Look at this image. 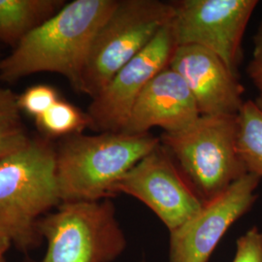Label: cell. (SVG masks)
<instances>
[{
	"instance_id": "obj_1",
	"label": "cell",
	"mask_w": 262,
	"mask_h": 262,
	"mask_svg": "<svg viewBox=\"0 0 262 262\" xmlns=\"http://www.w3.org/2000/svg\"><path fill=\"white\" fill-rule=\"evenodd\" d=\"M117 3L118 0H74L64 4L0 59V81L15 83L36 73H56L81 93L94 36Z\"/></svg>"
},
{
	"instance_id": "obj_2",
	"label": "cell",
	"mask_w": 262,
	"mask_h": 262,
	"mask_svg": "<svg viewBox=\"0 0 262 262\" xmlns=\"http://www.w3.org/2000/svg\"><path fill=\"white\" fill-rule=\"evenodd\" d=\"M61 203L56 147L44 136L0 160V236L21 252L40 246V220Z\"/></svg>"
},
{
	"instance_id": "obj_3",
	"label": "cell",
	"mask_w": 262,
	"mask_h": 262,
	"mask_svg": "<svg viewBox=\"0 0 262 262\" xmlns=\"http://www.w3.org/2000/svg\"><path fill=\"white\" fill-rule=\"evenodd\" d=\"M159 144V137L150 132L78 133L61 138L56 147L61 202L112 199L116 185Z\"/></svg>"
},
{
	"instance_id": "obj_4",
	"label": "cell",
	"mask_w": 262,
	"mask_h": 262,
	"mask_svg": "<svg viewBox=\"0 0 262 262\" xmlns=\"http://www.w3.org/2000/svg\"><path fill=\"white\" fill-rule=\"evenodd\" d=\"M159 139L203 203L247 174L237 150V115L200 116Z\"/></svg>"
},
{
	"instance_id": "obj_5",
	"label": "cell",
	"mask_w": 262,
	"mask_h": 262,
	"mask_svg": "<svg viewBox=\"0 0 262 262\" xmlns=\"http://www.w3.org/2000/svg\"><path fill=\"white\" fill-rule=\"evenodd\" d=\"M38 231L47 250L25 262H113L127 247L112 199L61 202L40 220Z\"/></svg>"
},
{
	"instance_id": "obj_6",
	"label": "cell",
	"mask_w": 262,
	"mask_h": 262,
	"mask_svg": "<svg viewBox=\"0 0 262 262\" xmlns=\"http://www.w3.org/2000/svg\"><path fill=\"white\" fill-rule=\"evenodd\" d=\"M172 15L171 2L118 0L94 36L84 66L81 93L94 98L121 68L150 44Z\"/></svg>"
},
{
	"instance_id": "obj_7",
	"label": "cell",
	"mask_w": 262,
	"mask_h": 262,
	"mask_svg": "<svg viewBox=\"0 0 262 262\" xmlns=\"http://www.w3.org/2000/svg\"><path fill=\"white\" fill-rule=\"evenodd\" d=\"M171 3L170 28L176 46L205 48L238 76L244 34L258 1L177 0Z\"/></svg>"
},
{
	"instance_id": "obj_8",
	"label": "cell",
	"mask_w": 262,
	"mask_h": 262,
	"mask_svg": "<svg viewBox=\"0 0 262 262\" xmlns=\"http://www.w3.org/2000/svg\"><path fill=\"white\" fill-rule=\"evenodd\" d=\"M115 194H127L156 214L169 232L197 214L203 202L160 143L116 185Z\"/></svg>"
},
{
	"instance_id": "obj_9",
	"label": "cell",
	"mask_w": 262,
	"mask_h": 262,
	"mask_svg": "<svg viewBox=\"0 0 262 262\" xmlns=\"http://www.w3.org/2000/svg\"><path fill=\"white\" fill-rule=\"evenodd\" d=\"M261 180L245 174L199 212L170 232L169 262H209L231 225L246 215L257 199Z\"/></svg>"
},
{
	"instance_id": "obj_10",
	"label": "cell",
	"mask_w": 262,
	"mask_h": 262,
	"mask_svg": "<svg viewBox=\"0 0 262 262\" xmlns=\"http://www.w3.org/2000/svg\"><path fill=\"white\" fill-rule=\"evenodd\" d=\"M176 48L169 21L93 98L86 111L90 128L99 133L122 132L138 96L159 72L168 68Z\"/></svg>"
},
{
	"instance_id": "obj_11",
	"label": "cell",
	"mask_w": 262,
	"mask_h": 262,
	"mask_svg": "<svg viewBox=\"0 0 262 262\" xmlns=\"http://www.w3.org/2000/svg\"><path fill=\"white\" fill-rule=\"evenodd\" d=\"M169 68L183 78L201 116H236L245 102V88L239 76L205 48L179 46Z\"/></svg>"
},
{
	"instance_id": "obj_12",
	"label": "cell",
	"mask_w": 262,
	"mask_h": 262,
	"mask_svg": "<svg viewBox=\"0 0 262 262\" xmlns=\"http://www.w3.org/2000/svg\"><path fill=\"white\" fill-rule=\"evenodd\" d=\"M188 86L177 72L166 68L143 90L122 132L149 133L152 127L164 132L182 130L200 117Z\"/></svg>"
},
{
	"instance_id": "obj_13",
	"label": "cell",
	"mask_w": 262,
	"mask_h": 262,
	"mask_svg": "<svg viewBox=\"0 0 262 262\" xmlns=\"http://www.w3.org/2000/svg\"><path fill=\"white\" fill-rule=\"evenodd\" d=\"M63 5L60 0H0V42L16 47Z\"/></svg>"
},
{
	"instance_id": "obj_14",
	"label": "cell",
	"mask_w": 262,
	"mask_h": 262,
	"mask_svg": "<svg viewBox=\"0 0 262 262\" xmlns=\"http://www.w3.org/2000/svg\"><path fill=\"white\" fill-rule=\"evenodd\" d=\"M237 150L246 172L262 181V110L253 100L237 114Z\"/></svg>"
},
{
	"instance_id": "obj_15",
	"label": "cell",
	"mask_w": 262,
	"mask_h": 262,
	"mask_svg": "<svg viewBox=\"0 0 262 262\" xmlns=\"http://www.w3.org/2000/svg\"><path fill=\"white\" fill-rule=\"evenodd\" d=\"M35 122L38 129L49 139L83 133L91 125L88 113L61 98L47 112L36 118Z\"/></svg>"
},
{
	"instance_id": "obj_16",
	"label": "cell",
	"mask_w": 262,
	"mask_h": 262,
	"mask_svg": "<svg viewBox=\"0 0 262 262\" xmlns=\"http://www.w3.org/2000/svg\"><path fill=\"white\" fill-rule=\"evenodd\" d=\"M60 99L56 89L49 84H35L18 96L20 112L36 119Z\"/></svg>"
},
{
	"instance_id": "obj_17",
	"label": "cell",
	"mask_w": 262,
	"mask_h": 262,
	"mask_svg": "<svg viewBox=\"0 0 262 262\" xmlns=\"http://www.w3.org/2000/svg\"><path fill=\"white\" fill-rule=\"evenodd\" d=\"M20 113L18 95L0 85V139L26 131Z\"/></svg>"
},
{
	"instance_id": "obj_18",
	"label": "cell",
	"mask_w": 262,
	"mask_h": 262,
	"mask_svg": "<svg viewBox=\"0 0 262 262\" xmlns=\"http://www.w3.org/2000/svg\"><path fill=\"white\" fill-rule=\"evenodd\" d=\"M232 262H262V230L253 226L236 241Z\"/></svg>"
},
{
	"instance_id": "obj_19",
	"label": "cell",
	"mask_w": 262,
	"mask_h": 262,
	"mask_svg": "<svg viewBox=\"0 0 262 262\" xmlns=\"http://www.w3.org/2000/svg\"><path fill=\"white\" fill-rule=\"evenodd\" d=\"M29 139H30V136H28L26 131L19 132L8 137L1 138L0 139V160L6 158L12 152L19 150L21 147H24Z\"/></svg>"
},
{
	"instance_id": "obj_20",
	"label": "cell",
	"mask_w": 262,
	"mask_h": 262,
	"mask_svg": "<svg viewBox=\"0 0 262 262\" xmlns=\"http://www.w3.org/2000/svg\"><path fill=\"white\" fill-rule=\"evenodd\" d=\"M247 73L258 92L257 98L254 102L262 110V62L253 59L247 68Z\"/></svg>"
},
{
	"instance_id": "obj_21",
	"label": "cell",
	"mask_w": 262,
	"mask_h": 262,
	"mask_svg": "<svg viewBox=\"0 0 262 262\" xmlns=\"http://www.w3.org/2000/svg\"><path fill=\"white\" fill-rule=\"evenodd\" d=\"M253 60L262 62V18L253 36Z\"/></svg>"
},
{
	"instance_id": "obj_22",
	"label": "cell",
	"mask_w": 262,
	"mask_h": 262,
	"mask_svg": "<svg viewBox=\"0 0 262 262\" xmlns=\"http://www.w3.org/2000/svg\"><path fill=\"white\" fill-rule=\"evenodd\" d=\"M12 245L10 243L7 239H5L4 237L0 236V260L2 258H4L5 253H7V251L9 250L10 247Z\"/></svg>"
},
{
	"instance_id": "obj_23",
	"label": "cell",
	"mask_w": 262,
	"mask_h": 262,
	"mask_svg": "<svg viewBox=\"0 0 262 262\" xmlns=\"http://www.w3.org/2000/svg\"><path fill=\"white\" fill-rule=\"evenodd\" d=\"M0 262H6V260H5V257H4V258H2V259L0 260Z\"/></svg>"
},
{
	"instance_id": "obj_24",
	"label": "cell",
	"mask_w": 262,
	"mask_h": 262,
	"mask_svg": "<svg viewBox=\"0 0 262 262\" xmlns=\"http://www.w3.org/2000/svg\"><path fill=\"white\" fill-rule=\"evenodd\" d=\"M141 262H146V261H145V260H142V261H141Z\"/></svg>"
}]
</instances>
